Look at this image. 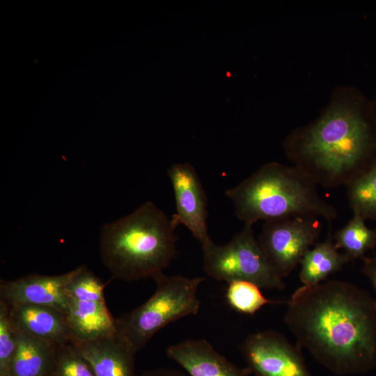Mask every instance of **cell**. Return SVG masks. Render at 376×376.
Listing matches in <instances>:
<instances>
[{"label":"cell","mask_w":376,"mask_h":376,"mask_svg":"<svg viewBox=\"0 0 376 376\" xmlns=\"http://www.w3.org/2000/svg\"><path fill=\"white\" fill-rule=\"evenodd\" d=\"M136 376H189L186 373L178 370L160 368L145 371Z\"/></svg>","instance_id":"603a6c76"},{"label":"cell","mask_w":376,"mask_h":376,"mask_svg":"<svg viewBox=\"0 0 376 376\" xmlns=\"http://www.w3.org/2000/svg\"><path fill=\"white\" fill-rule=\"evenodd\" d=\"M362 259L363 263L361 272L370 281L376 294V255L373 257L365 256Z\"/></svg>","instance_id":"7402d4cb"},{"label":"cell","mask_w":376,"mask_h":376,"mask_svg":"<svg viewBox=\"0 0 376 376\" xmlns=\"http://www.w3.org/2000/svg\"><path fill=\"white\" fill-rule=\"evenodd\" d=\"M48 376H95L86 359L71 342L56 345Z\"/></svg>","instance_id":"ffe728a7"},{"label":"cell","mask_w":376,"mask_h":376,"mask_svg":"<svg viewBox=\"0 0 376 376\" xmlns=\"http://www.w3.org/2000/svg\"><path fill=\"white\" fill-rule=\"evenodd\" d=\"M261 288L249 281L237 280L228 283L226 299L228 305L238 313L253 315L266 304L284 302L266 298Z\"/></svg>","instance_id":"d6986e66"},{"label":"cell","mask_w":376,"mask_h":376,"mask_svg":"<svg viewBox=\"0 0 376 376\" xmlns=\"http://www.w3.org/2000/svg\"><path fill=\"white\" fill-rule=\"evenodd\" d=\"M241 350L249 370L256 376H311L301 348L274 330L249 334Z\"/></svg>","instance_id":"ba28073f"},{"label":"cell","mask_w":376,"mask_h":376,"mask_svg":"<svg viewBox=\"0 0 376 376\" xmlns=\"http://www.w3.org/2000/svg\"><path fill=\"white\" fill-rule=\"evenodd\" d=\"M65 315L72 341L91 340L116 332V319L105 299L70 298Z\"/></svg>","instance_id":"5bb4252c"},{"label":"cell","mask_w":376,"mask_h":376,"mask_svg":"<svg viewBox=\"0 0 376 376\" xmlns=\"http://www.w3.org/2000/svg\"><path fill=\"white\" fill-rule=\"evenodd\" d=\"M201 248L203 269L214 279L246 281L267 290L285 288L255 237L252 225L244 224L226 244L217 245L210 239Z\"/></svg>","instance_id":"8992f818"},{"label":"cell","mask_w":376,"mask_h":376,"mask_svg":"<svg viewBox=\"0 0 376 376\" xmlns=\"http://www.w3.org/2000/svg\"><path fill=\"white\" fill-rule=\"evenodd\" d=\"M17 346V335L10 318L9 306L0 301V376H10Z\"/></svg>","instance_id":"44dd1931"},{"label":"cell","mask_w":376,"mask_h":376,"mask_svg":"<svg viewBox=\"0 0 376 376\" xmlns=\"http://www.w3.org/2000/svg\"><path fill=\"white\" fill-rule=\"evenodd\" d=\"M332 237L336 247L343 249L350 260L363 258L376 247V228H369L365 219L356 214Z\"/></svg>","instance_id":"e0dca14e"},{"label":"cell","mask_w":376,"mask_h":376,"mask_svg":"<svg viewBox=\"0 0 376 376\" xmlns=\"http://www.w3.org/2000/svg\"><path fill=\"white\" fill-rule=\"evenodd\" d=\"M10 318L15 329L53 345L72 342L65 314L52 307L38 305L9 306Z\"/></svg>","instance_id":"4fadbf2b"},{"label":"cell","mask_w":376,"mask_h":376,"mask_svg":"<svg viewBox=\"0 0 376 376\" xmlns=\"http://www.w3.org/2000/svg\"><path fill=\"white\" fill-rule=\"evenodd\" d=\"M226 196L244 224L295 216L322 218L329 224L338 216L324 200L317 185L295 166L270 162L262 166Z\"/></svg>","instance_id":"277c9868"},{"label":"cell","mask_w":376,"mask_h":376,"mask_svg":"<svg viewBox=\"0 0 376 376\" xmlns=\"http://www.w3.org/2000/svg\"><path fill=\"white\" fill-rule=\"evenodd\" d=\"M167 357L189 376H247L205 339H186L169 345Z\"/></svg>","instance_id":"7c38bea8"},{"label":"cell","mask_w":376,"mask_h":376,"mask_svg":"<svg viewBox=\"0 0 376 376\" xmlns=\"http://www.w3.org/2000/svg\"><path fill=\"white\" fill-rule=\"evenodd\" d=\"M15 329L17 346L10 376H48L54 357L56 345Z\"/></svg>","instance_id":"2e32d148"},{"label":"cell","mask_w":376,"mask_h":376,"mask_svg":"<svg viewBox=\"0 0 376 376\" xmlns=\"http://www.w3.org/2000/svg\"><path fill=\"white\" fill-rule=\"evenodd\" d=\"M173 189L175 212L171 218L176 228L185 226L201 244L210 240L207 226V197L198 175L189 164H175L167 170Z\"/></svg>","instance_id":"9c48e42d"},{"label":"cell","mask_w":376,"mask_h":376,"mask_svg":"<svg viewBox=\"0 0 376 376\" xmlns=\"http://www.w3.org/2000/svg\"><path fill=\"white\" fill-rule=\"evenodd\" d=\"M338 250L330 234L324 241L318 242L308 249L299 263V279L303 285L312 286L324 281L351 261L345 253Z\"/></svg>","instance_id":"9a60e30c"},{"label":"cell","mask_w":376,"mask_h":376,"mask_svg":"<svg viewBox=\"0 0 376 376\" xmlns=\"http://www.w3.org/2000/svg\"><path fill=\"white\" fill-rule=\"evenodd\" d=\"M320 218L295 216L264 221L258 242L277 274L283 279L300 263L321 232Z\"/></svg>","instance_id":"52a82bcc"},{"label":"cell","mask_w":376,"mask_h":376,"mask_svg":"<svg viewBox=\"0 0 376 376\" xmlns=\"http://www.w3.org/2000/svg\"><path fill=\"white\" fill-rule=\"evenodd\" d=\"M283 320L297 345L334 374L376 367V300L368 291L338 280L302 285Z\"/></svg>","instance_id":"6da1fadb"},{"label":"cell","mask_w":376,"mask_h":376,"mask_svg":"<svg viewBox=\"0 0 376 376\" xmlns=\"http://www.w3.org/2000/svg\"><path fill=\"white\" fill-rule=\"evenodd\" d=\"M90 364L95 376H136V352L117 333L72 342Z\"/></svg>","instance_id":"8fae6325"},{"label":"cell","mask_w":376,"mask_h":376,"mask_svg":"<svg viewBox=\"0 0 376 376\" xmlns=\"http://www.w3.org/2000/svg\"><path fill=\"white\" fill-rule=\"evenodd\" d=\"M74 269L58 275L30 274L13 280H1L0 301L8 306L38 305L66 313L68 285L76 273Z\"/></svg>","instance_id":"30bf717a"},{"label":"cell","mask_w":376,"mask_h":376,"mask_svg":"<svg viewBox=\"0 0 376 376\" xmlns=\"http://www.w3.org/2000/svg\"><path fill=\"white\" fill-rule=\"evenodd\" d=\"M156 289L143 304L116 319L117 333L137 352L170 323L196 315L200 308L197 291L205 277L154 275Z\"/></svg>","instance_id":"5b68a950"},{"label":"cell","mask_w":376,"mask_h":376,"mask_svg":"<svg viewBox=\"0 0 376 376\" xmlns=\"http://www.w3.org/2000/svg\"><path fill=\"white\" fill-rule=\"evenodd\" d=\"M368 121L354 107L338 104L301 132L288 148L295 166L317 185H346L375 159Z\"/></svg>","instance_id":"7a4b0ae2"},{"label":"cell","mask_w":376,"mask_h":376,"mask_svg":"<svg viewBox=\"0 0 376 376\" xmlns=\"http://www.w3.org/2000/svg\"><path fill=\"white\" fill-rule=\"evenodd\" d=\"M175 228L151 201L131 214L104 224L100 252L112 279L134 281L166 268L176 253Z\"/></svg>","instance_id":"3957f363"},{"label":"cell","mask_w":376,"mask_h":376,"mask_svg":"<svg viewBox=\"0 0 376 376\" xmlns=\"http://www.w3.org/2000/svg\"><path fill=\"white\" fill-rule=\"evenodd\" d=\"M345 187L353 214L376 220V159Z\"/></svg>","instance_id":"ac0fdd59"}]
</instances>
